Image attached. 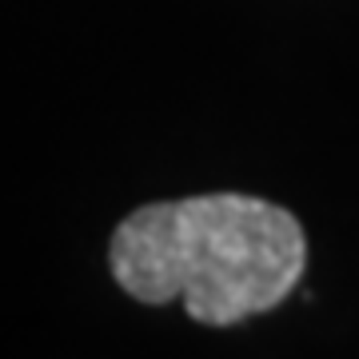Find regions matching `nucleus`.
Listing matches in <instances>:
<instances>
[{"label":"nucleus","instance_id":"obj_1","mask_svg":"<svg viewBox=\"0 0 359 359\" xmlns=\"http://www.w3.org/2000/svg\"><path fill=\"white\" fill-rule=\"evenodd\" d=\"M108 268L140 304L184 299L208 327L280 308L308 268V236L287 208L244 192L156 200L116 224Z\"/></svg>","mask_w":359,"mask_h":359}]
</instances>
